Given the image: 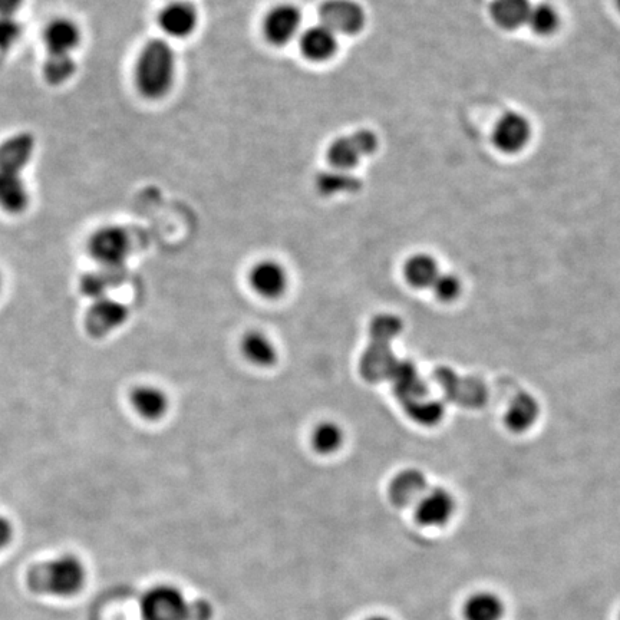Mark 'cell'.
Wrapping results in <instances>:
<instances>
[{
    "label": "cell",
    "mask_w": 620,
    "mask_h": 620,
    "mask_svg": "<svg viewBox=\"0 0 620 620\" xmlns=\"http://www.w3.org/2000/svg\"><path fill=\"white\" fill-rule=\"evenodd\" d=\"M25 0H0V15L16 16Z\"/></svg>",
    "instance_id": "obj_32"
},
{
    "label": "cell",
    "mask_w": 620,
    "mask_h": 620,
    "mask_svg": "<svg viewBox=\"0 0 620 620\" xmlns=\"http://www.w3.org/2000/svg\"><path fill=\"white\" fill-rule=\"evenodd\" d=\"M22 23L16 16L0 15V52L11 51L21 41Z\"/></svg>",
    "instance_id": "obj_29"
},
{
    "label": "cell",
    "mask_w": 620,
    "mask_h": 620,
    "mask_svg": "<svg viewBox=\"0 0 620 620\" xmlns=\"http://www.w3.org/2000/svg\"><path fill=\"white\" fill-rule=\"evenodd\" d=\"M318 187L323 194L352 193L358 190L359 181L349 171L335 170L318 177Z\"/></svg>",
    "instance_id": "obj_26"
},
{
    "label": "cell",
    "mask_w": 620,
    "mask_h": 620,
    "mask_svg": "<svg viewBox=\"0 0 620 620\" xmlns=\"http://www.w3.org/2000/svg\"><path fill=\"white\" fill-rule=\"evenodd\" d=\"M302 12L292 3H280L267 12L263 21V34L270 44L283 46L299 35Z\"/></svg>",
    "instance_id": "obj_7"
},
{
    "label": "cell",
    "mask_w": 620,
    "mask_h": 620,
    "mask_svg": "<svg viewBox=\"0 0 620 620\" xmlns=\"http://www.w3.org/2000/svg\"><path fill=\"white\" fill-rule=\"evenodd\" d=\"M527 25L532 28L534 34L547 36L553 34L559 26V15L554 11L553 6L540 3V5L532 6Z\"/></svg>",
    "instance_id": "obj_27"
},
{
    "label": "cell",
    "mask_w": 620,
    "mask_h": 620,
    "mask_svg": "<svg viewBox=\"0 0 620 620\" xmlns=\"http://www.w3.org/2000/svg\"><path fill=\"white\" fill-rule=\"evenodd\" d=\"M131 237L124 227H100L89 236L88 253L98 265L107 270H118L127 263L131 253Z\"/></svg>",
    "instance_id": "obj_3"
},
{
    "label": "cell",
    "mask_w": 620,
    "mask_h": 620,
    "mask_svg": "<svg viewBox=\"0 0 620 620\" xmlns=\"http://www.w3.org/2000/svg\"><path fill=\"white\" fill-rule=\"evenodd\" d=\"M463 613L465 620H501L503 600L491 592H477L464 603Z\"/></svg>",
    "instance_id": "obj_22"
},
{
    "label": "cell",
    "mask_w": 620,
    "mask_h": 620,
    "mask_svg": "<svg viewBox=\"0 0 620 620\" xmlns=\"http://www.w3.org/2000/svg\"><path fill=\"white\" fill-rule=\"evenodd\" d=\"M431 290L440 302L451 303L461 295V282L457 276L440 273Z\"/></svg>",
    "instance_id": "obj_30"
},
{
    "label": "cell",
    "mask_w": 620,
    "mask_h": 620,
    "mask_svg": "<svg viewBox=\"0 0 620 620\" xmlns=\"http://www.w3.org/2000/svg\"><path fill=\"white\" fill-rule=\"evenodd\" d=\"M42 41L49 56H74L82 44V29L74 19L59 16L46 23Z\"/></svg>",
    "instance_id": "obj_8"
},
{
    "label": "cell",
    "mask_w": 620,
    "mask_h": 620,
    "mask_svg": "<svg viewBox=\"0 0 620 620\" xmlns=\"http://www.w3.org/2000/svg\"><path fill=\"white\" fill-rule=\"evenodd\" d=\"M365 620H392L387 618V616L375 615L371 616V618H366Z\"/></svg>",
    "instance_id": "obj_33"
},
{
    "label": "cell",
    "mask_w": 620,
    "mask_h": 620,
    "mask_svg": "<svg viewBox=\"0 0 620 620\" xmlns=\"http://www.w3.org/2000/svg\"><path fill=\"white\" fill-rule=\"evenodd\" d=\"M530 133L532 128L526 117L517 112H507L494 127L493 143L503 153H519L529 143Z\"/></svg>",
    "instance_id": "obj_13"
},
{
    "label": "cell",
    "mask_w": 620,
    "mask_h": 620,
    "mask_svg": "<svg viewBox=\"0 0 620 620\" xmlns=\"http://www.w3.org/2000/svg\"><path fill=\"white\" fill-rule=\"evenodd\" d=\"M313 450L322 455H331L336 453L344 444V430L339 427L336 422L323 421L319 422L312 431Z\"/></svg>",
    "instance_id": "obj_24"
},
{
    "label": "cell",
    "mask_w": 620,
    "mask_h": 620,
    "mask_svg": "<svg viewBox=\"0 0 620 620\" xmlns=\"http://www.w3.org/2000/svg\"><path fill=\"white\" fill-rule=\"evenodd\" d=\"M36 138L31 133L21 131L5 138L0 143V170L9 173H25L34 160Z\"/></svg>",
    "instance_id": "obj_12"
},
{
    "label": "cell",
    "mask_w": 620,
    "mask_h": 620,
    "mask_svg": "<svg viewBox=\"0 0 620 620\" xmlns=\"http://www.w3.org/2000/svg\"><path fill=\"white\" fill-rule=\"evenodd\" d=\"M616 5H618L619 11H620V0H616Z\"/></svg>",
    "instance_id": "obj_35"
},
{
    "label": "cell",
    "mask_w": 620,
    "mask_h": 620,
    "mask_svg": "<svg viewBox=\"0 0 620 620\" xmlns=\"http://www.w3.org/2000/svg\"><path fill=\"white\" fill-rule=\"evenodd\" d=\"M13 536V527L11 521L0 517V550L5 549L11 543Z\"/></svg>",
    "instance_id": "obj_31"
},
{
    "label": "cell",
    "mask_w": 620,
    "mask_h": 620,
    "mask_svg": "<svg viewBox=\"0 0 620 620\" xmlns=\"http://www.w3.org/2000/svg\"><path fill=\"white\" fill-rule=\"evenodd\" d=\"M31 204V191L23 174L0 170V210L18 216Z\"/></svg>",
    "instance_id": "obj_16"
},
{
    "label": "cell",
    "mask_w": 620,
    "mask_h": 620,
    "mask_svg": "<svg viewBox=\"0 0 620 620\" xmlns=\"http://www.w3.org/2000/svg\"><path fill=\"white\" fill-rule=\"evenodd\" d=\"M378 137L372 131L359 130L339 137L328 148V160L335 170L351 171L378 150Z\"/></svg>",
    "instance_id": "obj_5"
},
{
    "label": "cell",
    "mask_w": 620,
    "mask_h": 620,
    "mask_svg": "<svg viewBox=\"0 0 620 620\" xmlns=\"http://www.w3.org/2000/svg\"><path fill=\"white\" fill-rule=\"evenodd\" d=\"M141 615L144 620H193L194 608L176 586L158 585L141 599Z\"/></svg>",
    "instance_id": "obj_4"
},
{
    "label": "cell",
    "mask_w": 620,
    "mask_h": 620,
    "mask_svg": "<svg viewBox=\"0 0 620 620\" xmlns=\"http://www.w3.org/2000/svg\"><path fill=\"white\" fill-rule=\"evenodd\" d=\"M425 478L418 471H404L392 481L389 496L399 507L408 506L421 499L425 493Z\"/></svg>",
    "instance_id": "obj_23"
},
{
    "label": "cell",
    "mask_w": 620,
    "mask_h": 620,
    "mask_svg": "<svg viewBox=\"0 0 620 620\" xmlns=\"http://www.w3.org/2000/svg\"><path fill=\"white\" fill-rule=\"evenodd\" d=\"M412 420L418 422V424L424 425V427H432V425L438 424L444 415L443 405L438 401H432V399H425V401L412 402L410 410Z\"/></svg>",
    "instance_id": "obj_28"
},
{
    "label": "cell",
    "mask_w": 620,
    "mask_h": 620,
    "mask_svg": "<svg viewBox=\"0 0 620 620\" xmlns=\"http://www.w3.org/2000/svg\"><path fill=\"white\" fill-rule=\"evenodd\" d=\"M131 405L144 420L158 421L166 415L170 402L163 389L154 385H140L131 392Z\"/></svg>",
    "instance_id": "obj_17"
},
{
    "label": "cell",
    "mask_w": 620,
    "mask_h": 620,
    "mask_svg": "<svg viewBox=\"0 0 620 620\" xmlns=\"http://www.w3.org/2000/svg\"><path fill=\"white\" fill-rule=\"evenodd\" d=\"M455 501L444 488H434L422 494L415 506V519L424 527H443L453 517Z\"/></svg>",
    "instance_id": "obj_10"
},
{
    "label": "cell",
    "mask_w": 620,
    "mask_h": 620,
    "mask_svg": "<svg viewBox=\"0 0 620 620\" xmlns=\"http://www.w3.org/2000/svg\"><path fill=\"white\" fill-rule=\"evenodd\" d=\"M318 15L322 25L335 35L354 36L365 28L364 8L355 0H326Z\"/></svg>",
    "instance_id": "obj_6"
},
{
    "label": "cell",
    "mask_w": 620,
    "mask_h": 620,
    "mask_svg": "<svg viewBox=\"0 0 620 620\" xmlns=\"http://www.w3.org/2000/svg\"><path fill=\"white\" fill-rule=\"evenodd\" d=\"M300 52L310 62L322 64L331 61L339 48L338 35L331 29L319 25L310 26L299 39Z\"/></svg>",
    "instance_id": "obj_15"
},
{
    "label": "cell",
    "mask_w": 620,
    "mask_h": 620,
    "mask_svg": "<svg viewBox=\"0 0 620 620\" xmlns=\"http://www.w3.org/2000/svg\"><path fill=\"white\" fill-rule=\"evenodd\" d=\"M539 417V405L529 394H519L507 407L504 424L513 432L529 430Z\"/></svg>",
    "instance_id": "obj_20"
},
{
    "label": "cell",
    "mask_w": 620,
    "mask_h": 620,
    "mask_svg": "<svg viewBox=\"0 0 620 620\" xmlns=\"http://www.w3.org/2000/svg\"><path fill=\"white\" fill-rule=\"evenodd\" d=\"M127 318L128 309L121 303L108 298L97 299L87 315L89 335L101 338L112 331H117L127 322Z\"/></svg>",
    "instance_id": "obj_14"
},
{
    "label": "cell",
    "mask_w": 620,
    "mask_h": 620,
    "mask_svg": "<svg viewBox=\"0 0 620 620\" xmlns=\"http://www.w3.org/2000/svg\"><path fill=\"white\" fill-rule=\"evenodd\" d=\"M77 72V62L74 56H45L44 74L45 81L52 87H61L67 84Z\"/></svg>",
    "instance_id": "obj_25"
},
{
    "label": "cell",
    "mask_w": 620,
    "mask_h": 620,
    "mask_svg": "<svg viewBox=\"0 0 620 620\" xmlns=\"http://www.w3.org/2000/svg\"><path fill=\"white\" fill-rule=\"evenodd\" d=\"M2 290H3V276H2V273H0V295H2Z\"/></svg>",
    "instance_id": "obj_34"
},
{
    "label": "cell",
    "mask_w": 620,
    "mask_h": 620,
    "mask_svg": "<svg viewBox=\"0 0 620 620\" xmlns=\"http://www.w3.org/2000/svg\"><path fill=\"white\" fill-rule=\"evenodd\" d=\"M250 288L265 299H277L288 289L289 277L285 267L275 260L257 262L249 272Z\"/></svg>",
    "instance_id": "obj_11"
},
{
    "label": "cell",
    "mask_w": 620,
    "mask_h": 620,
    "mask_svg": "<svg viewBox=\"0 0 620 620\" xmlns=\"http://www.w3.org/2000/svg\"><path fill=\"white\" fill-rule=\"evenodd\" d=\"M440 273V267L434 257L424 253L411 256L405 262L404 277L408 285L414 289H431Z\"/></svg>",
    "instance_id": "obj_21"
},
{
    "label": "cell",
    "mask_w": 620,
    "mask_h": 620,
    "mask_svg": "<svg viewBox=\"0 0 620 620\" xmlns=\"http://www.w3.org/2000/svg\"><path fill=\"white\" fill-rule=\"evenodd\" d=\"M84 565L75 556H62L32 567L26 577L29 589L38 595L68 598L82 589Z\"/></svg>",
    "instance_id": "obj_2"
},
{
    "label": "cell",
    "mask_w": 620,
    "mask_h": 620,
    "mask_svg": "<svg viewBox=\"0 0 620 620\" xmlns=\"http://www.w3.org/2000/svg\"><path fill=\"white\" fill-rule=\"evenodd\" d=\"M176 52L164 39H151L141 48L134 65V85L145 100L166 98L176 82Z\"/></svg>",
    "instance_id": "obj_1"
},
{
    "label": "cell",
    "mask_w": 620,
    "mask_h": 620,
    "mask_svg": "<svg viewBox=\"0 0 620 620\" xmlns=\"http://www.w3.org/2000/svg\"><path fill=\"white\" fill-rule=\"evenodd\" d=\"M158 28L173 39H186L194 34L199 25V12L186 0H173L158 12Z\"/></svg>",
    "instance_id": "obj_9"
},
{
    "label": "cell",
    "mask_w": 620,
    "mask_h": 620,
    "mask_svg": "<svg viewBox=\"0 0 620 620\" xmlns=\"http://www.w3.org/2000/svg\"><path fill=\"white\" fill-rule=\"evenodd\" d=\"M242 354L250 364L267 368L277 361V349L272 339L266 333L249 331L242 338L240 344Z\"/></svg>",
    "instance_id": "obj_18"
},
{
    "label": "cell",
    "mask_w": 620,
    "mask_h": 620,
    "mask_svg": "<svg viewBox=\"0 0 620 620\" xmlns=\"http://www.w3.org/2000/svg\"><path fill=\"white\" fill-rule=\"evenodd\" d=\"M530 11L532 6L529 0H493L490 8L493 21L507 31L527 25Z\"/></svg>",
    "instance_id": "obj_19"
}]
</instances>
